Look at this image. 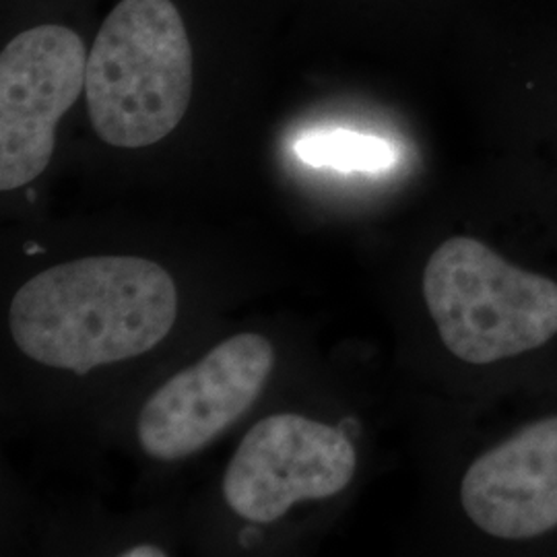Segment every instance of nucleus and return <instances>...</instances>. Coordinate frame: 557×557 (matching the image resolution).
Returning <instances> with one entry per match:
<instances>
[{
  "mask_svg": "<svg viewBox=\"0 0 557 557\" xmlns=\"http://www.w3.org/2000/svg\"><path fill=\"white\" fill-rule=\"evenodd\" d=\"M87 50L64 25H40L0 54V188L17 190L52 160L57 126L85 89Z\"/></svg>",
  "mask_w": 557,
  "mask_h": 557,
  "instance_id": "20e7f679",
  "label": "nucleus"
},
{
  "mask_svg": "<svg viewBox=\"0 0 557 557\" xmlns=\"http://www.w3.org/2000/svg\"><path fill=\"white\" fill-rule=\"evenodd\" d=\"M460 502L492 537L531 539L557 527V418L541 419L469 467Z\"/></svg>",
  "mask_w": 557,
  "mask_h": 557,
  "instance_id": "0eeeda50",
  "label": "nucleus"
},
{
  "mask_svg": "<svg viewBox=\"0 0 557 557\" xmlns=\"http://www.w3.org/2000/svg\"><path fill=\"white\" fill-rule=\"evenodd\" d=\"M193 96V50L172 0H122L103 21L85 73L101 140L140 149L165 139Z\"/></svg>",
  "mask_w": 557,
  "mask_h": 557,
  "instance_id": "f03ea898",
  "label": "nucleus"
},
{
  "mask_svg": "<svg viewBox=\"0 0 557 557\" xmlns=\"http://www.w3.org/2000/svg\"><path fill=\"white\" fill-rule=\"evenodd\" d=\"M178 317L172 275L139 257H87L21 285L9 308L15 345L48 368L87 374L139 358Z\"/></svg>",
  "mask_w": 557,
  "mask_h": 557,
  "instance_id": "f257e3e1",
  "label": "nucleus"
},
{
  "mask_svg": "<svg viewBox=\"0 0 557 557\" xmlns=\"http://www.w3.org/2000/svg\"><path fill=\"white\" fill-rule=\"evenodd\" d=\"M423 298L446 349L485 366L557 335V283L502 259L479 239H446L423 271Z\"/></svg>",
  "mask_w": 557,
  "mask_h": 557,
  "instance_id": "7ed1b4c3",
  "label": "nucleus"
},
{
  "mask_svg": "<svg viewBox=\"0 0 557 557\" xmlns=\"http://www.w3.org/2000/svg\"><path fill=\"white\" fill-rule=\"evenodd\" d=\"M356 448L337 428L278 413L239 442L223 475L230 508L250 522H273L301 499L331 498L356 475Z\"/></svg>",
  "mask_w": 557,
  "mask_h": 557,
  "instance_id": "39448f33",
  "label": "nucleus"
},
{
  "mask_svg": "<svg viewBox=\"0 0 557 557\" xmlns=\"http://www.w3.org/2000/svg\"><path fill=\"white\" fill-rule=\"evenodd\" d=\"M273 366L269 338L242 333L223 341L145 403L140 448L165 462L199 453L259 400Z\"/></svg>",
  "mask_w": 557,
  "mask_h": 557,
  "instance_id": "423d86ee",
  "label": "nucleus"
},
{
  "mask_svg": "<svg viewBox=\"0 0 557 557\" xmlns=\"http://www.w3.org/2000/svg\"><path fill=\"white\" fill-rule=\"evenodd\" d=\"M301 161L314 168H335L343 172H380L397 161L388 140L351 131H317L296 143Z\"/></svg>",
  "mask_w": 557,
  "mask_h": 557,
  "instance_id": "6e6552de",
  "label": "nucleus"
},
{
  "mask_svg": "<svg viewBox=\"0 0 557 557\" xmlns=\"http://www.w3.org/2000/svg\"><path fill=\"white\" fill-rule=\"evenodd\" d=\"M126 557H163L165 554L160 552L158 547H135V549H131V552H126L124 554Z\"/></svg>",
  "mask_w": 557,
  "mask_h": 557,
  "instance_id": "1a4fd4ad",
  "label": "nucleus"
}]
</instances>
